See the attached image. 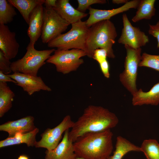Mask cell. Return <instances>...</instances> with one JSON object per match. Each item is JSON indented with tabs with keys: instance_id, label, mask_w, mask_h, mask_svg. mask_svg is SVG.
I'll return each instance as SVG.
<instances>
[{
	"instance_id": "cell-1",
	"label": "cell",
	"mask_w": 159,
	"mask_h": 159,
	"mask_svg": "<svg viewBox=\"0 0 159 159\" xmlns=\"http://www.w3.org/2000/svg\"><path fill=\"white\" fill-rule=\"evenodd\" d=\"M118 122L116 115L108 109L101 106L89 105L74 122L69 132V138L74 143L86 134L110 130L116 126Z\"/></svg>"
},
{
	"instance_id": "cell-2",
	"label": "cell",
	"mask_w": 159,
	"mask_h": 159,
	"mask_svg": "<svg viewBox=\"0 0 159 159\" xmlns=\"http://www.w3.org/2000/svg\"><path fill=\"white\" fill-rule=\"evenodd\" d=\"M110 130L84 135L73 143L77 157L86 159H107L113 150Z\"/></svg>"
},
{
	"instance_id": "cell-3",
	"label": "cell",
	"mask_w": 159,
	"mask_h": 159,
	"mask_svg": "<svg viewBox=\"0 0 159 159\" xmlns=\"http://www.w3.org/2000/svg\"><path fill=\"white\" fill-rule=\"evenodd\" d=\"M117 33L114 24L110 20L98 22L89 28L86 43L87 56L92 58L94 51L97 49H106L108 57L114 58L112 46L115 43Z\"/></svg>"
},
{
	"instance_id": "cell-4",
	"label": "cell",
	"mask_w": 159,
	"mask_h": 159,
	"mask_svg": "<svg viewBox=\"0 0 159 159\" xmlns=\"http://www.w3.org/2000/svg\"><path fill=\"white\" fill-rule=\"evenodd\" d=\"M71 29L61 34L47 43L51 48L59 50L78 49L85 51L86 39L89 28L86 21H80L71 24Z\"/></svg>"
},
{
	"instance_id": "cell-5",
	"label": "cell",
	"mask_w": 159,
	"mask_h": 159,
	"mask_svg": "<svg viewBox=\"0 0 159 159\" xmlns=\"http://www.w3.org/2000/svg\"><path fill=\"white\" fill-rule=\"evenodd\" d=\"M34 44L30 42L26 48V52L21 59L11 62V68L14 73H21L37 76L39 69L55 50L54 49L43 50L35 49Z\"/></svg>"
},
{
	"instance_id": "cell-6",
	"label": "cell",
	"mask_w": 159,
	"mask_h": 159,
	"mask_svg": "<svg viewBox=\"0 0 159 159\" xmlns=\"http://www.w3.org/2000/svg\"><path fill=\"white\" fill-rule=\"evenodd\" d=\"M85 56L86 52L80 49H57L46 62L54 64L57 72L64 74L76 70L84 63L81 58Z\"/></svg>"
},
{
	"instance_id": "cell-7",
	"label": "cell",
	"mask_w": 159,
	"mask_h": 159,
	"mask_svg": "<svg viewBox=\"0 0 159 159\" xmlns=\"http://www.w3.org/2000/svg\"><path fill=\"white\" fill-rule=\"evenodd\" d=\"M126 55L124 62V69L119 75L120 82L132 95L138 90L137 80L138 67L141 60L142 49H134L125 45Z\"/></svg>"
},
{
	"instance_id": "cell-8",
	"label": "cell",
	"mask_w": 159,
	"mask_h": 159,
	"mask_svg": "<svg viewBox=\"0 0 159 159\" xmlns=\"http://www.w3.org/2000/svg\"><path fill=\"white\" fill-rule=\"evenodd\" d=\"M70 24L53 8L44 7L43 24L41 36L42 42L47 44L65 31Z\"/></svg>"
},
{
	"instance_id": "cell-9",
	"label": "cell",
	"mask_w": 159,
	"mask_h": 159,
	"mask_svg": "<svg viewBox=\"0 0 159 159\" xmlns=\"http://www.w3.org/2000/svg\"><path fill=\"white\" fill-rule=\"evenodd\" d=\"M74 123L70 115H66L57 126L46 129L41 135V139L36 142L34 147L44 148L49 150L54 149L59 143L63 133L71 128Z\"/></svg>"
},
{
	"instance_id": "cell-10",
	"label": "cell",
	"mask_w": 159,
	"mask_h": 159,
	"mask_svg": "<svg viewBox=\"0 0 159 159\" xmlns=\"http://www.w3.org/2000/svg\"><path fill=\"white\" fill-rule=\"evenodd\" d=\"M122 19L123 28L118 42L135 49L145 46L149 42L148 36L139 27L132 25L126 14L122 15Z\"/></svg>"
},
{
	"instance_id": "cell-11",
	"label": "cell",
	"mask_w": 159,
	"mask_h": 159,
	"mask_svg": "<svg viewBox=\"0 0 159 159\" xmlns=\"http://www.w3.org/2000/svg\"><path fill=\"white\" fill-rule=\"evenodd\" d=\"M140 1L133 0L128 1L119 7L110 10L99 9L90 7L88 9L90 16L86 21V25L90 28L98 22L110 20L111 17L119 13L127 11L131 9H136Z\"/></svg>"
},
{
	"instance_id": "cell-12",
	"label": "cell",
	"mask_w": 159,
	"mask_h": 159,
	"mask_svg": "<svg viewBox=\"0 0 159 159\" xmlns=\"http://www.w3.org/2000/svg\"><path fill=\"white\" fill-rule=\"evenodd\" d=\"M7 75L16 82V85L21 87L29 95L41 90L52 91L39 76L17 72Z\"/></svg>"
},
{
	"instance_id": "cell-13",
	"label": "cell",
	"mask_w": 159,
	"mask_h": 159,
	"mask_svg": "<svg viewBox=\"0 0 159 159\" xmlns=\"http://www.w3.org/2000/svg\"><path fill=\"white\" fill-rule=\"evenodd\" d=\"M16 35L7 25L0 24V50L9 60L14 58L19 51V46Z\"/></svg>"
},
{
	"instance_id": "cell-14",
	"label": "cell",
	"mask_w": 159,
	"mask_h": 159,
	"mask_svg": "<svg viewBox=\"0 0 159 159\" xmlns=\"http://www.w3.org/2000/svg\"><path fill=\"white\" fill-rule=\"evenodd\" d=\"M69 129L65 131L62 141L54 149L46 150L44 159H75L76 158L73 143L69 138Z\"/></svg>"
},
{
	"instance_id": "cell-15",
	"label": "cell",
	"mask_w": 159,
	"mask_h": 159,
	"mask_svg": "<svg viewBox=\"0 0 159 159\" xmlns=\"http://www.w3.org/2000/svg\"><path fill=\"white\" fill-rule=\"evenodd\" d=\"M34 117L28 116L15 120L9 121L0 125V130L7 132L8 137H12L18 133H25L32 131L36 127Z\"/></svg>"
},
{
	"instance_id": "cell-16",
	"label": "cell",
	"mask_w": 159,
	"mask_h": 159,
	"mask_svg": "<svg viewBox=\"0 0 159 159\" xmlns=\"http://www.w3.org/2000/svg\"><path fill=\"white\" fill-rule=\"evenodd\" d=\"M53 9L64 19L72 24L87 16L88 14L82 12L74 8L69 0H57L56 5Z\"/></svg>"
},
{
	"instance_id": "cell-17",
	"label": "cell",
	"mask_w": 159,
	"mask_h": 159,
	"mask_svg": "<svg viewBox=\"0 0 159 159\" xmlns=\"http://www.w3.org/2000/svg\"><path fill=\"white\" fill-rule=\"evenodd\" d=\"M43 9L42 4L39 5L30 16L27 33L30 42L34 44L41 36L43 24Z\"/></svg>"
},
{
	"instance_id": "cell-18",
	"label": "cell",
	"mask_w": 159,
	"mask_h": 159,
	"mask_svg": "<svg viewBox=\"0 0 159 159\" xmlns=\"http://www.w3.org/2000/svg\"><path fill=\"white\" fill-rule=\"evenodd\" d=\"M132 103L134 106L143 105H157L159 104V82L155 84L148 92L141 89L132 95Z\"/></svg>"
},
{
	"instance_id": "cell-19",
	"label": "cell",
	"mask_w": 159,
	"mask_h": 159,
	"mask_svg": "<svg viewBox=\"0 0 159 159\" xmlns=\"http://www.w3.org/2000/svg\"><path fill=\"white\" fill-rule=\"evenodd\" d=\"M39 131L36 127L31 131L25 133H18L12 137H8L0 141V148L14 145L25 143L28 147L34 146L37 142L36 137Z\"/></svg>"
},
{
	"instance_id": "cell-20",
	"label": "cell",
	"mask_w": 159,
	"mask_h": 159,
	"mask_svg": "<svg viewBox=\"0 0 159 159\" xmlns=\"http://www.w3.org/2000/svg\"><path fill=\"white\" fill-rule=\"evenodd\" d=\"M8 1L19 12L28 25L30 15L38 5L44 4L45 0H8Z\"/></svg>"
},
{
	"instance_id": "cell-21",
	"label": "cell",
	"mask_w": 159,
	"mask_h": 159,
	"mask_svg": "<svg viewBox=\"0 0 159 159\" xmlns=\"http://www.w3.org/2000/svg\"><path fill=\"white\" fill-rule=\"evenodd\" d=\"M132 151L141 152L140 147L121 136H118L116 138L115 150L113 155L107 159H122L125 154Z\"/></svg>"
},
{
	"instance_id": "cell-22",
	"label": "cell",
	"mask_w": 159,
	"mask_h": 159,
	"mask_svg": "<svg viewBox=\"0 0 159 159\" xmlns=\"http://www.w3.org/2000/svg\"><path fill=\"white\" fill-rule=\"evenodd\" d=\"M155 0H141L137 8V10L132 20L136 22L143 19H150L155 14Z\"/></svg>"
},
{
	"instance_id": "cell-23",
	"label": "cell",
	"mask_w": 159,
	"mask_h": 159,
	"mask_svg": "<svg viewBox=\"0 0 159 159\" xmlns=\"http://www.w3.org/2000/svg\"><path fill=\"white\" fill-rule=\"evenodd\" d=\"M15 95L7 83L0 82V117L11 108Z\"/></svg>"
},
{
	"instance_id": "cell-24",
	"label": "cell",
	"mask_w": 159,
	"mask_h": 159,
	"mask_svg": "<svg viewBox=\"0 0 159 159\" xmlns=\"http://www.w3.org/2000/svg\"><path fill=\"white\" fill-rule=\"evenodd\" d=\"M140 148L147 159H159V144L156 140H144Z\"/></svg>"
},
{
	"instance_id": "cell-25",
	"label": "cell",
	"mask_w": 159,
	"mask_h": 159,
	"mask_svg": "<svg viewBox=\"0 0 159 159\" xmlns=\"http://www.w3.org/2000/svg\"><path fill=\"white\" fill-rule=\"evenodd\" d=\"M16 14L14 7L8 1L0 0V24L11 23Z\"/></svg>"
},
{
	"instance_id": "cell-26",
	"label": "cell",
	"mask_w": 159,
	"mask_h": 159,
	"mask_svg": "<svg viewBox=\"0 0 159 159\" xmlns=\"http://www.w3.org/2000/svg\"><path fill=\"white\" fill-rule=\"evenodd\" d=\"M139 67H147L159 71V55L143 53Z\"/></svg>"
},
{
	"instance_id": "cell-27",
	"label": "cell",
	"mask_w": 159,
	"mask_h": 159,
	"mask_svg": "<svg viewBox=\"0 0 159 159\" xmlns=\"http://www.w3.org/2000/svg\"><path fill=\"white\" fill-rule=\"evenodd\" d=\"M78 6L77 9L83 13H85L90 6L93 4H104L107 3L105 0H77Z\"/></svg>"
},
{
	"instance_id": "cell-28",
	"label": "cell",
	"mask_w": 159,
	"mask_h": 159,
	"mask_svg": "<svg viewBox=\"0 0 159 159\" xmlns=\"http://www.w3.org/2000/svg\"><path fill=\"white\" fill-rule=\"evenodd\" d=\"M11 63L10 60L0 50V71L6 74H9L12 72L11 68Z\"/></svg>"
},
{
	"instance_id": "cell-29",
	"label": "cell",
	"mask_w": 159,
	"mask_h": 159,
	"mask_svg": "<svg viewBox=\"0 0 159 159\" xmlns=\"http://www.w3.org/2000/svg\"><path fill=\"white\" fill-rule=\"evenodd\" d=\"M107 57L108 54L107 50L104 49L99 48L94 51L92 58L99 64L107 59Z\"/></svg>"
},
{
	"instance_id": "cell-30",
	"label": "cell",
	"mask_w": 159,
	"mask_h": 159,
	"mask_svg": "<svg viewBox=\"0 0 159 159\" xmlns=\"http://www.w3.org/2000/svg\"><path fill=\"white\" fill-rule=\"evenodd\" d=\"M149 28L148 32L155 37L157 40V47L159 48V21L155 25L149 24Z\"/></svg>"
},
{
	"instance_id": "cell-31",
	"label": "cell",
	"mask_w": 159,
	"mask_h": 159,
	"mask_svg": "<svg viewBox=\"0 0 159 159\" xmlns=\"http://www.w3.org/2000/svg\"><path fill=\"white\" fill-rule=\"evenodd\" d=\"M101 70L105 77L108 78L110 77V67L109 63L106 59L99 63Z\"/></svg>"
},
{
	"instance_id": "cell-32",
	"label": "cell",
	"mask_w": 159,
	"mask_h": 159,
	"mask_svg": "<svg viewBox=\"0 0 159 159\" xmlns=\"http://www.w3.org/2000/svg\"><path fill=\"white\" fill-rule=\"evenodd\" d=\"M0 82H12L15 84L17 83L14 80L9 77L8 75L0 71Z\"/></svg>"
},
{
	"instance_id": "cell-33",
	"label": "cell",
	"mask_w": 159,
	"mask_h": 159,
	"mask_svg": "<svg viewBox=\"0 0 159 159\" xmlns=\"http://www.w3.org/2000/svg\"><path fill=\"white\" fill-rule=\"evenodd\" d=\"M57 0H45L44 4L47 8H53L56 6Z\"/></svg>"
},
{
	"instance_id": "cell-34",
	"label": "cell",
	"mask_w": 159,
	"mask_h": 159,
	"mask_svg": "<svg viewBox=\"0 0 159 159\" xmlns=\"http://www.w3.org/2000/svg\"><path fill=\"white\" fill-rule=\"evenodd\" d=\"M128 1L127 0H112V2L114 4H125Z\"/></svg>"
},
{
	"instance_id": "cell-35",
	"label": "cell",
	"mask_w": 159,
	"mask_h": 159,
	"mask_svg": "<svg viewBox=\"0 0 159 159\" xmlns=\"http://www.w3.org/2000/svg\"><path fill=\"white\" fill-rule=\"evenodd\" d=\"M17 159H29V157L25 155H20Z\"/></svg>"
},
{
	"instance_id": "cell-36",
	"label": "cell",
	"mask_w": 159,
	"mask_h": 159,
	"mask_svg": "<svg viewBox=\"0 0 159 159\" xmlns=\"http://www.w3.org/2000/svg\"><path fill=\"white\" fill-rule=\"evenodd\" d=\"M75 159H86L77 156Z\"/></svg>"
}]
</instances>
